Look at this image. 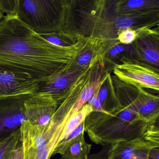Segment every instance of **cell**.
<instances>
[{"instance_id":"6da1fadb","label":"cell","mask_w":159,"mask_h":159,"mask_svg":"<svg viewBox=\"0 0 159 159\" xmlns=\"http://www.w3.org/2000/svg\"><path fill=\"white\" fill-rule=\"evenodd\" d=\"M83 38L66 47L49 43L16 16L0 24V69L30 76L38 82L63 70L73 62Z\"/></svg>"},{"instance_id":"7a4b0ae2","label":"cell","mask_w":159,"mask_h":159,"mask_svg":"<svg viewBox=\"0 0 159 159\" xmlns=\"http://www.w3.org/2000/svg\"><path fill=\"white\" fill-rule=\"evenodd\" d=\"M119 0H69L61 31L75 38L93 37L119 42L121 31L159 26V10L120 15Z\"/></svg>"},{"instance_id":"3957f363","label":"cell","mask_w":159,"mask_h":159,"mask_svg":"<svg viewBox=\"0 0 159 159\" xmlns=\"http://www.w3.org/2000/svg\"><path fill=\"white\" fill-rule=\"evenodd\" d=\"M148 123L131 107L119 103L106 113L91 112L85 120V132L97 144H112L144 136Z\"/></svg>"},{"instance_id":"277c9868","label":"cell","mask_w":159,"mask_h":159,"mask_svg":"<svg viewBox=\"0 0 159 159\" xmlns=\"http://www.w3.org/2000/svg\"><path fill=\"white\" fill-rule=\"evenodd\" d=\"M69 0H18L16 17L39 34L61 30Z\"/></svg>"},{"instance_id":"5b68a950","label":"cell","mask_w":159,"mask_h":159,"mask_svg":"<svg viewBox=\"0 0 159 159\" xmlns=\"http://www.w3.org/2000/svg\"><path fill=\"white\" fill-rule=\"evenodd\" d=\"M22 159H49L63 139V132L51 136L41 126L24 121L20 128Z\"/></svg>"},{"instance_id":"8992f818","label":"cell","mask_w":159,"mask_h":159,"mask_svg":"<svg viewBox=\"0 0 159 159\" xmlns=\"http://www.w3.org/2000/svg\"><path fill=\"white\" fill-rule=\"evenodd\" d=\"M112 81L117 97L121 103L136 109L140 116L148 123L159 119L158 95L127 84L116 76Z\"/></svg>"},{"instance_id":"52a82bcc","label":"cell","mask_w":159,"mask_h":159,"mask_svg":"<svg viewBox=\"0 0 159 159\" xmlns=\"http://www.w3.org/2000/svg\"><path fill=\"white\" fill-rule=\"evenodd\" d=\"M159 70L141 63L126 61L114 68L115 76L121 81L137 88L158 92Z\"/></svg>"},{"instance_id":"ba28073f","label":"cell","mask_w":159,"mask_h":159,"mask_svg":"<svg viewBox=\"0 0 159 159\" xmlns=\"http://www.w3.org/2000/svg\"><path fill=\"white\" fill-rule=\"evenodd\" d=\"M96 63L86 68H79L72 63L63 70L37 82V89L35 93L49 94L58 106L65 99L75 81L90 67Z\"/></svg>"},{"instance_id":"9c48e42d","label":"cell","mask_w":159,"mask_h":159,"mask_svg":"<svg viewBox=\"0 0 159 159\" xmlns=\"http://www.w3.org/2000/svg\"><path fill=\"white\" fill-rule=\"evenodd\" d=\"M158 146L159 143L142 136L131 141L104 145L101 152L89 156L88 159H147L150 149Z\"/></svg>"},{"instance_id":"30bf717a","label":"cell","mask_w":159,"mask_h":159,"mask_svg":"<svg viewBox=\"0 0 159 159\" xmlns=\"http://www.w3.org/2000/svg\"><path fill=\"white\" fill-rule=\"evenodd\" d=\"M32 94L0 98V135H9L26 121L24 102Z\"/></svg>"},{"instance_id":"8fae6325","label":"cell","mask_w":159,"mask_h":159,"mask_svg":"<svg viewBox=\"0 0 159 159\" xmlns=\"http://www.w3.org/2000/svg\"><path fill=\"white\" fill-rule=\"evenodd\" d=\"M136 55L143 64L158 70L159 64V27L156 29L144 28L138 30L132 44Z\"/></svg>"},{"instance_id":"7c38bea8","label":"cell","mask_w":159,"mask_h":159,"mask_svg":"<svg viewBox=\"0 0 159 159\" xmlns=\"http://www.w3.org/2000/svg\"><path fill=\"white\" fill-rule=\"evenodd\" d=\"M58 106L49 94L33 93L24 102L26 120L35 125H45L50 121Z\"/></svg>"},{"instance_id":"4fadbf2b","label":"cell","mask_w":159,"mask_h":159,"mask_svg":"<svg viewBox=\"0 0 159 159\" xmlns=\"http://www.w3.org/2000/svg\"><path fill=\"white\" fill-rule=\"evenodd\" d=\"M37 82L30 76L0 69V98L33 94Z\"/></svg>"},{"instance_id":"5bb4252c","label":"cell","mask_w":159,"mask_h":159,"mask_svg":"<svg viewBox=\"0 0 159 159\" xmlns=\"http://www.w3.org/2000/svg\"><path fill=\"white\" fill-rule=\"evenodd\" d=\"M83 42L73 63L77 67L86 68L104 59L108 43L100 38L82 37Z\"/></svg>"},{"instance_id":"9a60e30c","label":"cell","mask_w":159,"mask_h":159,"mask_svg":"<svg viewBox=\"0 0 159 159\" xmlns=\"http://www.w3.org/2000/svg\"><path fill=\"white\" fill-rule=\"evenodd\" d=\"M84 133L72 139L62 142L56 148L53 156L60 154L61 159H88L92 146L85 141Z\"/></svg>"},{"instance_id":"2e32d148","label":"cell","mask_w":159,"mask_h":159,"mask_svg":"<svg viewBox=\"0 0 159 159\" xmlns=\"http://www.w3.org/2000/svg\"><path fill=\"white\" fill-rule=\"evenodd\" d=\"M117 10L120 15L159 10V0H119Z\"/></svg>"},{"instance_id":"e0dca14e","label":"cell","mask_w":159,"mask_h":159,"mask_svg":"<svg viewBox=\"0 0 159 159\" xmlns=\"http://www.w3.org/2000/svg\"><path fill=\"white\" fill-rule=\"evenodd\" d=\"M20 128L0 141V159H9L20 144Z\"/></svg>"},{"instance_id":"ac0fdd59","label":"cell","mask_w":159,"mask_h":159,"mask_svg":"<svg viewBox=\"0 0 159 159\" xmlns=\"http://www.w3.org/2000/svg\"><path fill=\"white\" fill-rule=\"evenodd\" d=\"M39 34L49 43L60 47L72 45L77 41V38L72 37L60 30Z\"/></svg>"},{"instance_id":"d6986e66","label":"cell","mask_w":159,"mask_h":159,"mask_svg":"<svg viewBox=\"0 0 159 159\" xmlns=\"http://www.w3.org/2000/svg\"><path fill=\"white\" fill-rule=\"evenodd\" d=\"M93 111L92 107L87 102L79 111L73 115L65 124L63 131V139L66 138L71 131L84 121L87 116Z\"/></svg>"},{"instance_id":"ffe728a7","label":"cell","mask_w":159,"mask_h":159,"mask_svg":"<svg viewBox=\"0 0 159 159\" xmlns=\"http://www.w3.org/2000/svg\"><path fill=\"white\" fill-rule=\"evenodd\" d=\"M18 0H0V8L5 16H16Z\"/></svg>"},{"instance_id":"44dd1931","label":"cell","mask_w":159,"mask_h":159,"mask_svg":"<svg viewBox=\"0 0 159 159\" xmlns=\"http://www.w3.org/2000/svg\"><path fill=\"white\" fill-rule=\"evenodd\" d=\"M138 30L128 29L121 31L118 36V40L123 44H131L136 38Z\"/></svg>"},{"instance_id":"7402d4cb","label":"cell","mask_w":159,"mask_h":159,"mask_svg":"<svg viewBox=\"0 0 159 159\" xmlns=\"http://www.w3.org/2000/svg\"><path fill=\"white\" fill-rule=\"evenodd\" d=\"M87 103H88L92 107L93 111L94 112H102V113L107 112V111L105 110L102 107L101 104L97 97L96 90L95 91L93 95L89 99Z\"/></svg>"},{"instance_id":"603a6c76","label":"cell","mask_w":159,"mask_h":159,"mask_svg":"<svg viewBox=\"0 0 159 159\" xmlns=\"http://www.w3.org/2000/svg\"><path fill=\"white\" fill-rule=\"evenodd\" d=\"M85 132V120L80 125H78L77 127L74 129L72 130L70 132V133L68 134L66 138L63 139L62 142H64V141H68L70 139H72L74 137L77 136L82 132Z\"/></svg>"},{"instance_id":"cb8c5ba5","label":"cell","mask_w":159,"mask_h":159,"mask_svg":"<svg viewBox=\"0 0 159 159\" xmlns=\"http://www.w3.org/2000/svg\"><path fill=\"white\" fill-rule=\"evenodd\" d=\"M147 159H159V146L154 147L150 149Z\"/></svg>"},{"instance_id":"d4e9b609","label":"cell","mask_w":159,"mask_h":159,"mask_svg":"<svg viewBox=\"0 0 159 159\" xmlns=\"http://www.w3.org/2000/svg\"><path fill=\"white\" fill-rule=\"evenodd\" d=\"M9 159H22V149L20 144L15 149Z\"/></svg>"},{"instance_id":"484cf974","label":"cell","mask_w":159,"mask_h":159,"mask_svg":"<svg viewBox=\"0 0 159 159\" xmlns=\"http://www.w3.org/2000/svg\"><path fill=\"white\" fill-rule=\"evenodd\" d=\"M4 17L5 16L4 15V14H3L1 8H0V24H1V22H2V21Z\"/></svg>"},{"instance_id":"4316f807","label":"cell","mask_w":159,"mask_h":159,"mask_svg":"<svg viewBox=\"0 0 159 159\" xmlns=\"http://www.w3.org/2000/svg\"><path fill=\"white\" fill-rule=\"evenodd\" d=\"M2 136V135H0V141H1L2 138H3L4 137H6V136Z\"/></svg>"}]
</instances>
